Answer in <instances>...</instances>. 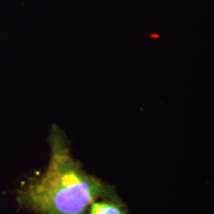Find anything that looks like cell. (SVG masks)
<instances>
[{
    "label": "cell",
    "instance_id": "6da1fadb",
    "mask_svg": "<svg viewBox=\"0 0 214 214\" xmlns=\"http://www.w3.org/2000/svg\"><path fill=\"white\" fill-rule=\"evenodd\" d=\"M50 146L46 171L19 191L22 205L39 214H87L93 201L115 194L112 186L88 174L71 157L66 136L56 125Z\"/></svg>",
    "mask_w": 214,
    "mask_h": 214
},
{
    "label": "cell",
    "instance_id": "7a4b0ae2",
    "mask_svg": "<svg viewBox=\"0 0 214 214\" xmlns=\"http://www.w3.org/2000/svg\"><path fill=\"white\" fill-rule=\"evenodd\" d=\"M87 214H128V211L115 193L93 201Z\"/></svg>",
    "mask_w": 214,
    "mask_h": 214
}]
</instances>
